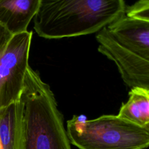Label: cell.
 Here are the masks:
<instances>
[{"mask_svg": "<svg viewBox=\"0 0 149 149\" xmlns=\"http://www.w3.org/2000/svg\"><path fill=\"white\" fill-rule=\"evenodd\" d=\"M126 7L123 0H40L34 29L47 39L92 34L119 18Z\"/></svg>", "mask_w": 149, "mask_h": 149, "instance_id": "1", "label": "cell"}, {"mask_svg": "<svg viewBox=\"0 0 149 149\" xmlns=\"http://www.w3.org/2000/svg\"><path fill=\"white\" fill-rule=\"evenodd\" d=\"M66 131L70 144L79 149H145L149 146V128L118 115L91 120L74 115L67 121Z\"/></svg>", "mask_w": 149, "mask_h": 149, "instance_id": "3", "label": "cell"}, {"mask_svg": "<svg viewBox=\"0 0 149 149\" xmlns=\"http://www.w3.org/2000/svg\"><path fill=\"white\" fill-rule=\"evenodd\" d=\"M98 50L116 65L123 81L131 88L149 90V61L119 45L104 27L96 35Z\"/></svg>", "mask_w": 149, "mask_h": 149, "instance_id": "5", "label": "cell"}, {"mask_svg": "<svg viewBox=\"0 0 149 149\" xmlns=\"http://www.w3.org/2000/svg\"><path fill=\"white\" fill-rule=\"evenodd\" d=\"M106 27L119 45L149 61V17L125 9L123 15Z\"/></svg>", "mask_w": 149, "mask_h": 149, "instance_id": "6", "label": "cell"}, {"mask_svg": "<svg viewBox=\"0 0 149 149\" xmlns=\"http://www.w3.org/2000/svg\"><path fill=\"white\" fill-rule=\"evenodd\" d=\"M24 132V149H72L49 86L28 68L19 98Z\"/></svg>", "mask_w": 149, "mask_h": 149, "instance_id": "2", "label": "cell"}, {"mask_svg": "<svg viewBox=\"0 0 149 149\" xmlns=\"http://www.w3.org/2000/svg\"><path fill=\"white\" fill-rule=\"evenodd\" d=\"M24 138L19 101L0 109V149H24Z\"/></svg>", "mask_w": 149, "mask_h": 149, "instance_id": "8", "label": "cell"}, {"mask_svg": "<svg viewBox=\"0 0 149 149\" xmlns=\"http://www.w3.org/2000/svg\"><path fill=\"white\" fill-rule=\"evenodd\" d=\"M129 100L122 103L118 116L137 126L149 128V90L134 87Z\"/></svg>", "mask_w": 149, "mask_h": 149, "instance_id": "9", "label": "cell"}, {"mask_svg": "<svg viewBox=\"0 0 149 149\" xmlns=\"http://www.w3.org/2000/svg\"><path fill=\"white\" fill-rule=\"evenodd\" d=\"M40 0H0V24L12 36L27 31Z\"/></svg>", "mask_w": 149, "mask_h": 149, "instance_id": "7", "label": "cell"}, {"mask_svg": "<svg viewBox=\"0 0 149 149\" xmlns=\"http://www.w3.org/2000/svg\"><path fill=\"white\" fill-rule=\"evenodd\" d=\"M13 36L0 24V52L5 48Z\"/></svg>", "mask_w": 149, "mask_h": 149, "instance_id": "10", "label": "cell"}, {"mask_svg": "<svg viewBox=\"0 0 149 149\" xmlns=\"http://www.w3.org/2000/svg\"><path fill=\"white\" fill-rule=\"evenodd\" d=\"M32 31L13 35L0 52V109L19 100L26 71Z\"/></svg>", "mask_w": 149, "mask_h": 149, "instance_id": "4", "label": "cell"}]
</instances>
